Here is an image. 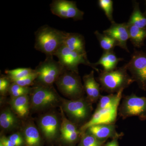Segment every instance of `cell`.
<instances>
[{
	"label": "cell",
	"instance_id": "1",
	"mask_svg": "<svg viewBox=\"0 0 146 146\" xmlns=\"http://www.w3.org/2000/svg\"><path fill=\"white\" fill-rule=\"evenodd\" d=\"M67 33L47 25L43 26L35 33V48L46 56H53L64 44Z\"/></svg>",
	"mask_w": 146,
	"mask_h": 146
},
{
	"label": "cell",
	"instance_id": "2",
	"mask_svg": "<svg viewBox=\"0 0 146 146\" xmlns=\"http://www.w3.org/2000/svg\"><path fill=\"white\" fill-rule=\"evenodd\" d=\"M99 74L98 81L100 84L101 90L109 94L124 90L135 82L128 73L126 64L110 72L100 70Z\"/></svg>",
	"mask_w": 146,
	"mask_h": 146
},
{
	"label": "cell",
	"instance_id": "3",
	"mask_svg": "<svg viewBox=\"0 0 146 146\" xmlns=\"http://www.w3.org/2000/svg\"><path fill=\"white\" fill-rule=\"evenodd\" d=\"M30 108L41 111L54 107L61 102L59 96L53 86L34 83L29 94Z\"/></svg>",
	"mask_w": 146,
	"mask_h": 146
},
{
	"label": "cell",
	"instance_id": "4",
	"mask_svg": "<svg viewBox=\"0 0 146 146\" xmlns=\"http://www.w3.org/2000/svg\"><path fill=\"white\" fill-rule=\"evenodd\" d=\"M61 106L69 119L76 125L87 122L91 117L93 104L84 97L74 100L61 98Z\"/></svg>",
	"mask_w": 146,
	"mask_h": 146
},
{
	"label": "cell",
	"instance_id": "5",
	"mask_svg": "<svg viewBox=\"0 0 146 146\" xmlns=\"http://www.w3.org/2000/svg\"><path fill=\"white\" fill-rule=\"evenodd\" d=\"M55 84L61 94L70 100L84 97L85 91L79 73L65 69Z\"/></svg>",
	"mask_w": 146,
	"mask_h": 146
},
{
	"label": "cell",
	"instance_id": "6",
	"mask_svg": "<svg viewBox=\"0 0 146 146\" xmlns=\"http://www.w3.org/2000/svg\"><path fill=\"white\" fill-rule=\"evenodd\" d=\"M53 56H46L45 60L36 66L35 70L37 76L34 83L53 86L63 73L65 68Z\"/></svg>",
	"mask_w": 146,
	"mask_h": 146
},
{
	"label": "cell",
	"instance_id": "7",
	"mask_svg": "<svg viewBox=\"0 0 146 146\" xmlns=\"http://www.w3.org/2000/svg\"><path fill=\"white\" fill-rule=\"evenodd\" d=\"M118 109V115L123 119L137 117L142 121L146 120V97L136 94L124 96Z\"/></svg>",
	"mask_w": 146,
	"mask_h": 146
},
{
	"label": "cell",
	"instance_id": "8",
	"mask_svg": "<svg viewBox=\"0 0 146 146\" xmlns=\"http://www.w3.org/2000/svg\"><path fill=\"white\" fill-rule=\"evenodd\" d=\"M54 56L58 58V61L65 69L79 73L78 67L80 64L87 65L94 70L100 72V70L91 63L87 58V55L80 54L71 50L64 44L58 49Z\"/></svg>",
	"mask_w": 146,
	"mask_h": 146
},
{
	"label": "cell",
	"instance_id": "9",
	"mask_svg": "<svg viewBox=\"0 0 146 146\" xmlns=\"http://www.w3.org/2000/svg\"><path fill=\"white\" fill-rule=\"evenodd\" d=\"M126 65L138 87L146 91V52L134 50L130 60Z\"/></svg>",
	"mask_w": 146,
	"mask_h": 146
},
{
	"label": "cell",
	"instance_id": "10",
	"mask_svg": "<svg viewBox=\"0 0 146 146\" xmlns=\"http://www.w3.org/2000/svg\"><path fill=\"white\" fill-rule=\"evenodd\" d=\"M54 15L63 19L72 18L74 21L83 20L84 12L80 10L75 1L68 0H54L50 4Z\"/></svg>",
	"mask_w": 146,
	"mask_h": 146
},
{
	"label": "cell",
	"instance_id": "11",
	"mask_svg": "<svg viewBox=\"0 0 146 146\" xmlns=\"http://www.w3.org/2000/svg\"><path fill=\"white\" fill-rule=\"evenodd\" d=\"M119 105L104 109L96 110L90 119L80 127L82 135L92 126L101 124H115Z\"/></svg>",
	"mask_w": 146,
	"mask_h": 146
},
{
	"label": "cell",
	"instance_id": "12",
	"mask_svg": "<svg viewBox=\"0 0 146 146\" xmlns=\"http://www.w3.org/2000/svg\"><path fill=\"white\" fill-rule=\"evenodd\" d=\"M39 129L47 140H54L60 132L59 119L54 113H48L42 116L38 121Z\"/></svg>",
	"mask_w": 146,
	"mask_h": 146
},
{
	"label": "cell",
	"instance_id": "13",
	"mask_svg": "<svg viewBox=\"0 0 146 146\" xmlns=\"http://www.w3.org/2000/svg\"><path fill=\"white\" fill-rule=\"evenodd\" d=\"M103 33L115 39L118 46L128 52H129L127 46V41L129 39V26L127 23H117L115 22L111 24L109 28L104 31Z\"/></svg>",
	"mask_w": 146,
	"mask_h": 146
},
{
	"label": "cell",
	"instance_id": "14",
	"mask_svg": "<svg viewBox=\"0 0 146 146\" xmlns=\"http://www.w3.org/2000/svg\"><path fill=\"white\" fill-rule=\"evenodd\" d=\"M85 132L91 133L99 140L106 141L109 138H119L123 136L116 130L115 124H101L92 126L88 128Z\"/></svg>",
	"mask_w": 146,
	"mask_h": 146
},
{
	"label": "cell",
	"instance_id": "15",
	"mask_svg": "<svg viewBox=\"0 0 146 146\" xmlns=\"http://www.w3.org/2000/svg\"><path fill=\"white\" fill-rule=\"evenodd\" d=\"M83 86L86 98L92 104L95 103L99 100L101 96L100 84L96 80L94 76V71L85 75L83 77Z\"/></svg>",
	"mask_w": 146,
	"mask_h": 146
},
{
	"label": "cell",
	"instance_id": "16",
	"mask_svg": "<svg viewBox=\"0 0 146 146\" xmlns=\"http://www.w3.org/2000/svg\"><path fill=\"white\" fill-rule=\"evenodd\" d=\"M26 146H41L42 139L39 130L33 122H27L22 129Z\"/></svg>",
	"mask_w": 146,
	"mask_h": 146
},
{
	"label": "cell",
	"instance_id": "17",
	"mask_svg": "<svg viewBox=\"0 0 146 146\" xmlns=\"http://www.w3.org/2000/svg\"><path fill=\"white\" fill-rule=\"evenodd\" d=\"M64 45L71 50L80 54L87 55L85 41L83 35L78 33L67 32Z\"/></svg>",
	"mask_w": 146,
	"mask_h": 146
},
{
	"label": "cell",
	"instance_id": "18",
	"mask_svg": "<svg viewBox=\"0 0 146 146\" xmlns=\"http://www.w3.org/2000/svg\"><path fill=\"white\" fill-rule=\"evenodd\" d=\"M10 104L12 110L18 117L24 118L28 115L30 108L29 95L11 98Z\"/></svg>",
	"mask_w": 146,
	"mask_h": 146
},
{
	"label": "cell",
	"instance_id": "19",
	"mask_svg": "<svg viewBox=\"0 0 146 146\" xmlns=\"http://www.w3.org/2000/svg\"><path fill=\"white\" fill-rule=\"evenodd\" d=\"M123 60V58L118 57L113 50L104 51L99 60L94 65L96 67L101 65L104 71L110 72L117 68L118 63Z\"/></svg>",
	"mask_w": 146,
	"mask_h": 146
},
{
	"label": "cell",
	"instance_id": "20",
	"mask_svg": "<svg viewBox=\"0 0 146 146\" xmlns=\"http://www.w3.org/2000/svg\"><path fill=\"white\" fill-rule=\"evenodd\" d=\"M15 114L9 108H5L2 111L0 115V125L3 129L12 130L17 127L18 121Z\"/></svg>",
	"mask_w": 146,
	"mask_h": 146
},
{
	"label": "cell",
	"instance_id": "21",
	"mask_svg": "<svg viewBox=\"0 0 146 146\" xmlns=\"http://www.w3.org/2000/svg\"><path fill=\"white\" fill-rule=\"evenodd\" d=\"M60 112L61 116V122L60 124V135L62 140L64 141L68 136L80 131L76 125L65 117V113L61 107Z\"/></svg>",
	"mask_w": 146,
	"mask_h": 146
},
{
	"label": "cell",
	"instance_id": "22",
	"mask_svg": "<svg viewBox=\"0 0 146 146\" xmlns=\"http://www.w3.org/2000/svg\"><path fill=\"white\" fill-rule=\"evenodd\" d=\"M123 91L121 90L116 94L102 96L98 100V103L96 110L104 109L112 107L116 105H119L122 98Z\"/></svg>",
	"mask_w": 146,
	"mask_h": 146
},
{
	"label": "cell",
	"instance_id": "23",
	"mask_svg": "<svg viewBox=\"0 0 146 146\" xmlns=\"http://www.w3.org/2000/svg\"><path fill=\"white\" fill-rule=\"evenodd\" d=\"M129 40L135 48H140L144 45L146 39V29L129 25Z\"/></svg>",
	"mask_w": 146,
	"mask_h": 146
},
{
	"label": "cell",
	"instance_id": "24",
	"mask_svg": "<svg viewBox=\"0 0 146 146\" xmlns=\"http://www.w3.org/2000/svg\"><path fill=\"white\" fill-rule=\"evenodd\" d=\"M133 10L127 22L129 25H133L142 29H146V16L141 12L139 3L133 2Z\"/></svg>",
	"mask_w": 146,
	"mask_h": 146
},
{
	"label": "cell",
	"instance_id": "25",
	"mask_svg": "<svg viewBox=\"0 0 146 146\" xmlns=\"http://www.w3.org/2000/svg\"><path fill=\"white\" fill-rule=\"evenodd\" d=\"M94 34L104 51H113L115 47L118 46L117 44L115 39L107 35L100 33L98 31H96Z\"/></svg>",
	"mask_w": 146,
	"mask_h": 146
},
{
	"label": "cell",
	"instance_id": "26",
	"mask_svg": "<svg viewBox=\"0 0 146 146\" xmlns=\"http://www.w3.org/2000/svg\"><path fill=\"white\" fill-rule=\"evenodd\" d=\"M34 72L35 70L30 68H19L5 71L6 74L10 78L12 82L26 77Z\"/></svg>",
	"mask_w": 146,
	"mask_h": 146
},
{
	"label": "cell",
	"instance_id": "27",
	"mask_svg": "<svg viewBox=\"0 0 146 146\" xmlns=\"http://www.w3.org/2000/svg\"><path fill=\"white\" fill-rule=\"evenodd\" d=\"M31 91V87H23L12 82L9 89V93L11 98H17L22 96L29 95Z\"/></svg>",
	"mask_w": 146,
	"mask_h": 146
},
{
	"label": "cell",
	"instance_id": "28",
	"mask_svg": "<svg viewBox=\"0 0 146 146\" xmlns=\"http://www.w3.org/2000/svg\"><path fill=\"white\" fill-rule=\"evenodd\" d=\"M105 142L100 141L91 133L85 132L82 135L79 146H103Z\"/></svg>",
	"mask_w": 146,
	"mask_h": 146
},
{
	"label": "cell",
	"instance_id": "29",
	"mask_svg": "<svg viewBox=\"0 0 146 146\" xmlns=\"http://www.w3.org/2000/svg\"><path fill=\"white\" fill-rule=\"evenodd\" d=\"M98 5L104 12L106 16L111 24L115 23L113 17V2L112 0H99Z\"/></svg>",
	"mask_w": 146,
	"mask_h": 146
},
{
	"label": "cell",
	"instance_id": "30",
	"mask_svg": "<svg viewBox=\"0 0 146 146\" xmlns=\"http://www.w3.org/2000/svg\"><path fill=\"white\" fill-rule=\"evenodd\" d=\"M37 74L35 70V72L26 77L18 80L12 82H14L20 86L23 87H30L33 85L37 78Z\"/></svg>",
	"mask_w": 146,
	"mask_h": 146
},
{
	"label": "cell",
	"instance_id": "31",
	"mask_svg": "<svg viewBox=\"0 0 146 146\" xmlns=\"http://www.w3.org/2000/svg\"><path fill=\"white\" fill-rule=\"evenodd\" d=\"M11 83L12 82L10 78L7 76L3 75L1 76L0 78V93L1 95L5 96L8 92Z\"/></svg>",
	"mask_w": 146,
	"mask_h": 146
},
{
	"label": "cell",
	"instance_id": "32",
	"mask_svg": "<svg viewBox=\"0 0 146 146\" xmlns=\"http://www.w3.org/2000/svg\"><path fill=\"white\" fill-rule=\"evenodd\" d=\"M15 146H23L25 145L22 133H14L8 137Z\"/></svg>",
	"mask_w": 146,
	"mask_h": 146
},
{
	"label": "cell",
	"instance_id": "33",
	"mask_svg": "<svg viewBox=\"0 0 146 146\" xmlns=\"http://www.w3.org/2000/svg\"><path fill=\"white\" fill-rule=\"evenodd\" d=\"M0 142H1L4 146H15L8 138L5 136H3L1 137Z\"/></svg>",
	"mask_w": 146,
	"mask_h": 146
},
{
	"label": "cell",
	"instance_id": "34",
	"mask_svg": "<svg viewBox=\"0 0 146 146\" xmlns=\"http://www.w3.org/2000/svg\"><path fill=\"white\" fill-rule=\"evenodd\" d=\"M119 138H113L110 142L107 143L105 146H119L118 143Z\"/></svg>",
	"mask_w": 146,
	"mask_h": 146
},
{
	"label": "cell",
	"instance_id": "35",
	"mask_svg": "<svg viewBox=\"0 0 146 146\" xmlns=\"http://www.w3.org/2000/svg\"><path fill=\"white\" fill-rule=\"evenodd\" d=\"M0 146H4L1 142H0Z\"/></svg>",
	"mask_w": 146,
	"mask_h": 146
},
{
	"label": "cell",
	"instance_id": "36",
	"mask_svg": "<svg viewBox=\"0 0 146 146\" xmlns=\"http://www.w3.org/2000/svg\"><path fill=\"white\" fill-rule=\"evenodd\" d=\"M146 2V1H145ZM145 15L146 16V11H145Z\"/></svg>",
	"mask_w": 146,
	"mask_h": 146
}]
</instances>
